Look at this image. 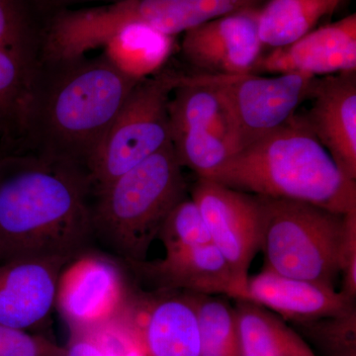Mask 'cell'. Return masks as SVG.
<instances>
[{"instance_id": "obj_27", "label": "cell", "mask_w": 356, "mask_h": 356, "mask_svg": "<svg viewBox=\"0 0 356 356\" xmlns=\"http://www.w3.org/2000/svg\"><path fill=\"white\" fill-rule=\"evenodd\" d=\"M0 356H67V350L43 336L0 324Z\"/></svg>"}, {"instance_id": "obj_12", "label": "cell", "mask_w": 356, "mask_h": 356, "mask_svg": "<svg viewBox=\"0 0 356 356\" xmlns=\"http://www.w3.org/2000/svg\"><path fill=\"white\" fill-rule=\"evenodd\" d=\"M356 72V15L322 26L294 43L262 56L254 74L318 77Z\"/></svg>"}, {"instance_id": "obj_10", "label": "cell", "mask_w": 356, "mask_h": 356, "mask_svg": "<svg viewBox=\"0 0 356 356\" xmlns=\"http://www.w3.org/2000/svg\"><path fill=\"white\" fill-rule=\"evenodd\" d=\"M259 8L227 14L185 32L182 57L196 74H254L264 48L257 29Z\"/></svg>"}, {"instance_id": "obj_30", "label": "cell", "mask_w": 356, "mask_h": 356, "mask_svg": "<svg viewBox=\"0 0 356 356\" xmlns=\"http://www.w3.org/2000/svg\"><path fill=\"white\" fill-rule=\"evenodd\" d=\"M34 1L39 7L40 10L42 11V13L46 17L50 18L53 14L60 10H65L72 4L89 1H106L107 3H111V2L120 1V0H34Z\"/></svg>"}, {"instance_id": "obj_8", "label": "cell", "mask_w": 356, "mask_h": 356, "mask_svg": "<svg viewBox=\"0 0 356 356\" xmlns=\"http://www.w3.org/2000/svg\"><path fill=\"white\" fill-rule=\"evenodd\" d=\"M191 198L202 215L211 243L231 268L235 300L243 299L250 264L261 250V208L257 196L198 178Z\"/></svg>"}, {"instance_id": "obj_9", "label": "cell", "mask_w": 356, "mask_h": 356, "mask_svg": "<svg viewBox=\"0 0 356 356\" xmlns=\"http://www.w3.org/2000/svg\"><path fill=\"white\" fill-rule=\"evenodd\" d=\"M56 306L70 331L97 332L121 320L128 304L120 267L108 257L86 250L63 269Z\"/></svg>"}, {"instance_id": "obj_11", "label": "cell", "mask_w": 356, "mask_h": 356, "mask_svg": "<svg viewBox=\"0 0 356 356\" xmlns=\"http://www.w3.org/2000/svg\"><path fill=\"white\" fill-rule=\"evenodd\" d=\"M69 259L20 257L0 266V324L27 330L38 327L56 306L60 273Z\"/></svg>"}, {"instance_id": "obj_6", "label": "cell", "mask_w": 356, "mask_h": 356, "mask_svg": "<svg viewBox=\"0 0 356 356\" xmlns=\"http://www.w3.org/2000/svg\"><path fill=\"white\" fill-rule=\"evenodd\" d=\"M179 76L161 70L136 84L89 163L92 196L172 140L168 102Z\"/></svg>"}, {"instance_id": "obj_29", "label": "cell", "mask_w": 356, "mask_h": 356, "mask_svg": "<svg viewBox=\"0 0 356 356\" xmlns=\"http://www.w3.org/2000/svg\"><path fill=\"white\" fill-rule=\"evenodd\" d=\"M65 346L67 356H106L97 332L72 330Z\"/></svg>"}, {"instance_id": "obj_13", "label": "cell", "mask_w": 356, "mask_h": 356, "mask_svg": "<svg viewBox=\"0 0 356 356\" xmlns=\"http://www.w3.org/2000/svg\"><path fill=\"white\" fill-rule=\"evenodd\" d=\"M312 106L301 116L344 175L356 180V76L318 77Z\"/></svg>"}, {"instance_id": "obj_19", "label": "cell", "mask_w": 356, "mask_h": 356, "mask_svg": "<svg viewBox=\"0 0 356 356\" xmlns=\"http://www.w3.org/2000/svg\"><path fill=\"white\" fill-rule=\"evenodd\" d=\"M344 0H266L259 9L257 29L262 44L282 48L315 29Z\"/></svg>"}, {"instance_id": "obj_21", "label": "cell", "mask_w": 356, "mask_h": 356, "mask_svg": "<svg viewBox=\"0 0 356 356\" xmlns=\"http://www.w3.org/2000/svg\"><path fill=\"white\" fill-rule=\"evenodd\" d=\"M168 116L170 137L184 131L211 130L227 139L219 97L196 74H180L168 102Z\"/></svg>"}, {"instance_id": "obj_23", "label": "cell", "mask_w": 356, "mask_h": 356, "mask_svg": "<svg viewBox=\"0 0 356 356\" xmlns=\"http://www.w3.org/2000/svg\"><path fill=\"white\" fill-rule=\"evenodd\" d=\"M188 296L197 317L200 356H241L235 307L217 295Z\"/></svg>"}, {"instance_id": "obj_24", "label": "cell", "mask_w": 356, "mask_h": 356, "mask_svg": "<svg viewBox=\"0 0 356 356\" xmlns=\"http://www.w3.org/2000/svg\"><path fill=\"white\" fill-rule=\"evenodd\" d=\"M182 168H188L198 178L209 179L234 154L228 140L211 130H191L172 137Z\"/></svg>"}, {"instance_id": "obj_4", "label": "cell", "mask_w": 356, "mask_h": 356, "mask_svg": "<svg viewBox=\"0 0 356 356\" xmlns=\"http://www.w3.org/2000/svg\"><path fill=\"white\" fill-rule=\"evenodd\" d=\"M187 184L172 140L92 196L93 238L126 264L146 261Z\"/></svg>"}, {"instance_id": "obj_17", "label": "cell", "mask_w": 356, "mask_h": 356, "mask_svg": "<svg viewBox=\"0 0 356 356\" xmlns=\"http://www.w3.org/2000/svg\"><path fill=\"white\" fill-rule=\"evenodd\" d=\"M241 356H317L303 339L273 312L236 300Z\"/></svg>"}, {"instance_id": "obj_7", "label": "cell", "mask_w": 356, "mask_h": 356, "mask_svg": "<svg viewBox=\"0 0 356 356\" xmlns=\"http://www.w3.org/2000/svg\"><path fill=\"white\" fill-rule=\"evenodd\" d=\"M196 74L219 97L234 154L289 121L300 105L310 99L318 79L302 74Z\"/></svg>"}, {"instance_id": "obj_5", "label": "cell", "mask_w": 356, "mask_h": 356, "mask_svg": "<svg viewBox=\"0 0 356 356\" xmlns=\"http://www.w3.org/2000/svg\"><path fill=\"white\" fill-rule=\"evenodd\" d=\"M257 199L264 269L334 287L344 215L301 201Z\"/></svg>"}, {"instance_id": "obj_3", "label": "cell", "mask_w": 356, "mask_h": 356, "mask_svg": "<svg viewBox=\"0 0 356 356\" xmlns=\"http://www.w3.org/2000/svg\"><path fill=\"white\" fill-rule=\"evenodd\" d=\"M209 179L252 195L301 201L339 214L356 210V180L341 172L297 113L232 156Z\"/></svg>"}, {"instance_id": "obj_22", "label": "cell", "mask_w": 356, "mask_h": 356, "mask_svg": "<svg viewBox=\"0 0 356 356\" xmlns=\"http://www.w3.org/2000/svg\"><path fill=\"white\" fill-rule=\"evenodd\" d=\"M48 18L34 0H0V50L37 64Z\"/></svg>"}, {"instance_id": "obj_16", "label": "cell", "mask_w": 356, "mask_h": 356, "mask_svg": "<svg viewBox=\"0 0 356 356\" xmlns=\"http://www.w3.org/2000/svg\"><path fill=\"white\" fill-rule=\"evenodd\" d=\"M140 356H200L195 309L188 294L166 297L124 318Z\"/></svg>"}, {"instance_id": "obj_26", "label": "cell", "mask_w": 356, "mask_h": 356, "mask_svg": "<svg viewBox=\"0 0 356 356\" xmlns=\"http://www.w3.org/2000/svg\"><path fill=\"white\" fill-rule=\"evenodd\" d=\"M330 356H356V310L300 323Z\"/></svg>"}, {"instance_id": "obj_2", "label": "cell", "mask_w": 356, "mask_h": 356, "mask_svg": "<svg viewBox=\"0 0 356 356\" xmlns=\"http://www.w3.org/2000/svg\"><path fill=\"white\" fill-rule=\"evenodd\" d=\"M89 54L74 57L42 56L35 70L21 144L79 166L86 172L140 81L117 69L104 53Z\"/></svg>"}, {"instance_id": "obj_1", "label": "cell", "mask_w": 356, "mask_h": 356, "mask_svg": "<svg viewBox=\"0 0 356 356\" xmlns=\"http://www.w3.org/2000/svg\"><path fill=\"white\" fill-rule=\"evenodd\" d=\"M88 172L24 147L0 149V259H72L92 242Z\"/></svg>"}, {"instance_id": "obj_28", "label": "cell", "mask_w": 356, "mask_h": 356, "mask_svg": "<svg viewBox=\"0 0 356 356\" xmlns=\"http://www.w3.org/2000/svg\"><path fill=\"white\" fill-rule=\"evenodd\" d=\"M339 276L343 280L341 291L356 297V210L344 214L343 240L339 250Z\"/></svg>"}, {"instance_id": "obj_15", "label": "cell", "mask_w": 356, "mask_h": 356, "mask_svg": "<svg viewBox=\"0 0 356 356\" xmlns=\"http://www.w3.org/2000/svg\"><path fill=\"white\" fill-rule=\"evenodd\" d=\"M128 266L159 289L236 298L233 273L213 243L168 252L161 261Z\"/></svg>"}, {"instance_id": "obj_20", "label": "cell", "mask_w": 356, "mask_h": 356, "mask_svg": "<svg viewBox=\"0 0 356 356\" xmlns=\"http://www.w3.org/2000/svg\"><path fill=\"white\" fill-rule=\"evenodd\" d=\"M38 63L0 50V149L22 144Z\"/></svg>"}, {"instance_id": "obj_25", "label": "cell", "mask_w": 356, "mask_h": 356, "mask_svg": "<svg viewBox=\"0 0 356 356\" xmlns=\"http://www.w3.org/2000/svg\"><path fill=\"white\" fill-rule=\"evenodd\" d=\"M158 238L165 245V254L212 243L197 205L188 197L168 214Z\"/></svg>"}, {"instance_id": "obj_14", "label": "cell", "mask_w": 356, "mask_h": 356, "mask_svg": "<svg viewBox=\"0 0 356 356\" xmlns=\"http://www.w3.org/2000/svg\"><path fill=\"white\" fill-rule=\"evenodd\" d=\"M243 300L298 324L336 317L355 309V300L341 290L337 291L336 287L288 277L267 269L248 278Z\"/></svg>"}, {"instance_id": "obj_18", "label": "cell", "mask_w": 356, "mask_h": 356, "mask_svg": "<svg viewBox=\"0 0 356 356\" xmlns=\"http://www.w3.org/2000/svg\"><path fill=\"white\" fill-rule=\"evenodd\" d=\"M172 48L173 37L135 22L115 32L102 47V53L124 74L143 79L161 72Z\"/></svg>"}]
</instances>
